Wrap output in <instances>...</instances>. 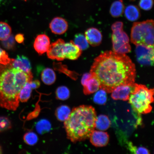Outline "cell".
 Returning <instances> with one entry per match:
<instances>
[{
    "mask_svg": "<svg viewBox=\"0 0 154 154\" xmlns=\"http://www.w3.org/2000/svg\"><path fill=\"white\" fill-rule=\"evenodd\" d=\"M90 73L99 82L100 89L109 93L119 86L134 83L136 78L135 66L130 58L112 51L96 58Z\"/></svg>",
    "mask_w": 154,
    "mask_h": 154,
    "instance_id": "obj_1",
    "label": "cell"
},
{
    "mask_svg": "<svg viewBox=\"0 0 154 154\" xmlns=\"http://www.w3.org/2000/svg\"><path fill=\"white\" fill-rule=\"evenodd\" d=\"M11 62L0 63V106L14 111L19 103V93L27 82L32 80V74L14 68Z\"/></svg>",
    "mask_w": 154,
    "mask_h": 154,
    "instance_id": "obj_2",
    "label": "cell"
},
{
    "mask_svg": "<svg viewBox=\"0 0 154 154\" xmlns=\"http://www.w3.org/2000/svg\"><path fill=\"white\" fill-rule=\"evenodd\" d=\"M96 117L95 109L92 106L74 108L64 121L67 138L75 143L88 139L95 128Z\"/></svg>",
    "mask_w": 154,
    "mask_h": 154,
    "instance_id": "obj_3",
    "label": "cell"
},
{
    "mask_svg": "<svg viewBox=\"0 0 154 154\" xmlns=\"http://www.w3.org/2000/svg\"><path fill=\"white\" fill-rule=\"evenodd\" d=\"M153 95V89H149L143 85L135 83L129 103L135 111L140 114H147L152 109L151 104L154 101Z\"/></svg>",
    "mask_w": 154,
    "mask_h": 154,
    "instance_id": "obj_4",
    "label": "cell"
},
{
    "mask_svg": "<svg viewBox=\"0 0 154 154\" xmlns=\"http://www.w3.org/2000/svg\"><path fill=\"white\" fill-rule=\"evenodd\" d=\"M131 42L136 45L154 47V21L148 20L134 23L131 34Z\"/></svg>",
    "mask_w": 154,
    "mask_h": 154,
    "instance_id": "obj_5",
    "label": "cell"
},
{
    "mask_svg": "<svg viewBox=\"0 0 154 154\" xmlns=\"http://www.w3.org/2000/svg\"><path fill=\"white\" fill-rule=\"evenodd\" d=\"M123 23L121 22H115L112 25V41L113 51L125 54L130 52L131 47L129 44V38L123 30Z\"/></svg>",
    "mask_w": 154,
    "mask_h": 154,
    "instance_id": "obj_6",
    "label": "cell"
},
{
    "mask_svg": "<svg viewBox=\"0 0 154 154\" xmlns=\"http://www.w3.org/2000/svg\"><path fill=\"white\" fill-rule=\"evenodd\" d=\"M136 54L137 60L140 64L153 66L154 47L136 45Z\"/></svg>",
    "mask_w": 154,
    "mask_h": 154,
    "instance_id": "obj_7",
    "label": "cell"
},
{
    "mask_svg": "<svg viewBox=\"0 0 154 154\" xmlns=\"http://www.w3.org/2000/svg\"><path fill=\"white\" fill-rule=\"evenodd\" d=\"M65 42L63 39L59 38L50 45L47 51V56L52 60L57 61L64 60L63 49Z\"/></svg>",
    "mask_w": 154,
    "mask_h": 154,
    "instance_id": "obj_8",
    "label": "cell"
},
{
    "mask_svg": "<svg viewBox=\"0 0 154 154\" xmlns=\"http://www.w3.org/2000/svg\"><path fill=\"white\" fill-rule=\"evenodd\" d=\"M135 83L124 85L117 87L111 92V97L114 100H128L131 93L134 90Z\"/></svg>",
    "mask_w": 154,
    "mask_h": 154,
    "instance_id": "obj_9",
    "label": "cell"
},
{
    "mask_svg": "<svg viewBox=\"0 0 154 154\" xmlns=\"http://www.w3.org/2000/svg\"><path fill=\"white\" fill-rule=\"evenodd\" d=\"M90 141L96 147H104L109 143V136L107 132L94 130L90 137Z\"/></svg>",
    "mask_w": 154,
    "mask_h": 154,
    "instance_id": "obj_10",
    "label": "cell"
},
{
    "mask_svg": "<svg viewBox=\"0 0 154 154\" xmlns=\"http://www.w3.org/2000/svg\"><path fill=\"white\" fill-rule=\"evenodd\" d=\"M82 52V50L77 47L72 40L68 43H65L63 49L65 59L76 60L80 57Z\"/></svg>",
    "mask_w": 154,
    "mask_h": 154,
    "instance_id": "obj_11",
    "label": "cell"
},
{
    "mask_svg": "<svg viewBox=\"0 0 154 154\" xmlns=\"http://www.w3.org/2000/svg\"><path fill=\"white\" fill-rule=\"evenodd\" d=\"M49 27L54 34H63L68 29V23L65 19L61 17H56L50 23Z\"/></svg>",
    "mask_w": 154,
    "mask_h": 154,
    "instance_id": "obj_12",
    "label": "cell"
},
{
    "mask_svg": "<svg viewBox=\"0 0 154 154\" xmlns=\"http://www.w3.org/2000/svg\"><path fill=\"white\" fill-rule=\"evenodd\" d=\"M50 45V39L45 34L39 35L35 38L34 43L35 50L39 55L46 52Z\"/></svg>",
    "mask_w": 154,
    "mask_h": 154,
    "instance_id": "obj_13",
    "label": "cell"
},
{
    "mask_svg": "<svg viewBox=\"0 0 154 154\" xmlns=\"http://www.w3.org/2000/svg\"><path fill=\"white\" fill-rule=\"evenodd\" d=\"M85 34L88 44L92 46L96 47L101 43L103 36L98 29L95 28L88 29Z\"/></svg>",
    "mask_w": 154,
    "mask_h": 154,
    "instance_id": "obj_14",
    "label": "cell"
},
{
    "mask_svg": "<svg viewBox=\"0 0 154 154\" xmlns=\"http://www.w3.org/2000/svg\"><path fill=\"white\" fill-rule=\"evenodd\" d=\"M11 64L14 68L20 69L28 74H32L30 61L23 55H18L16 59H13Z\"/></svg>",
    "mask_w": 154,
    "mask_h": 154,
    "instance_id": "obj_15",
    "label": "cell"
},
{
    "mask_svg": "<svg viewBox=\"0 0 154 154\" xmlns=\"http://www.w3.org/2000/svg\"><path fill=\"white\" fill-rule=\"evenodd\" d=\"M82 85L84 87V93L86 95L93 94L97 91L100 88L99 82L92 75L84 82Z\"/></svg>",
    "mask_w": 154,
    "mask_h": 154,
    "instance_id": "obj_16",
    "label": "cell"
},
{
    "mask_svg": "<svg viewBox=\"0 0 154 154\" xmlns=\"http://www.w3.org/2000/svg\"><path fill=\"white\" fill-rule=\"evenodd\" d=\"M124 12L126 18L131 21L137 20L140 16V9L135 5L128 6L125 9Z\"/></svg>",
    "mask_w": 154,
    "mask_h": 154,
    "instance_id": "obj_17",
    "label": "cell"
},
{
    "mask_svg": "<svg viewBox=\"0 0 154 154\" xmlns=\"http://www.w3.org/2000/svg\"><path fill=\"white\" fill-rule=\"evenodd\" d=\"M41 79L44 84L50 85L55 82L56 80V75L52 69L47 68L44 69L42 72Z\"/></svg>",
    "mask_w": 154,
    "mask_h": 154,
    "instance_id": "obj_18",
    "label": "cell"
},
{
    "mask_svg": "<svg viewBox=\"0 0 154 154\" xmlns=\"http://www.w3.org/2000/svg\"><path fill=\"white\" fill-rule=\"evenodd\" d=\"M124 10L125 6L123 0H117L112 4L109 12L112 16L118 18L122 15Z\"/></svg>",
    "mask_w": 154,
    "mask_h": 154,
    "instance_id": "obj_19",
    "label": "cell"
},
{
    "mask_svg": "<svg viewBox=\"0 0 154 154\" xmlns=\"http://www.w3.org/2000/svg\"><path fill=\"white\" fill-rule=\"evenodd\" d=\"M111 125V121L107 116L101 115L96 117L95 128L97 129L102 131L106 130L110 127Z\"/></svg>",
    "mask_w": 154,
    "mask_h": 154,
    "instance_id": "obj_20",
    "label": "cell"
},
{
    "mask_svg": "<svg viewBox=\"0 0 154 154\" xmlns=\"http://www.w3.org/2000/svg\"><path fill=\"white\" fill-rule=\"evenodd\" d=\"M70 107L66 105H62L58 107L55 111V115L58 120L63 122L68 118L71 113Z\"/></svg>",
    "mask_w": 154,
    "mask_h": 154,
    "instance_id": "obj_21",
    "label": "cell"
},
{
    "mask_svg": "<svg viewBox=\"0 0 154 154\" xmlns=\"http://www.w3.org/2000/svg\"><path fill=\"white\" fill-rule=\"evenodd\" d=\"M32 90L29 82H27L21 89L19 93V101H20L22 103H26L27 101L30 97Z\"/></svg>",
    "mask_w": 154,
    "mask_h": 154,
    "instance_id": "obj_22",
    "label": "cell"
},
{
    "mask_svg": "<svg viewBox=\"0 0 154 154\" xmlns=\"http://www.w3.org/2000/svg\"><path fill=\"white\" fill-rule=\"evenodd\" d=\"M74 43L79 49L82 51L88 49L89 44L85 36L82 34H78L75 36Z\"/></svg>",
    "mask_w": 154,
    "mask_h": 154,
    "instance_id": "obj_23",
    "label": "cell"
},
{
    "mask_svg": "<svg viewBox=\"0 0 154 154\" xmlns=\"http://www.w3.org/2000/svg\"><path fill=\"white\" fill-rule=\"evenodd\" d=\"M11 26L4 22H0V40H6L11 36Z\"/></svg>",
    "mask_w": 154,
    "mask_h": 154,
    "instance_id": "obj_24",
    "label": "cell"
},
{
    "mask_svg": "<svg viewBox=\"0 0 154 154\" xmlns=\"http://www.w3.org/2000/svg\"><path fill=\"white\" fill-rule=\"evenodd\" d=\"M36 128L38 133L43 134L49 131L51 129V125L48 120H42L37 123Z\"/></svg>",
    "mask_w": 154,
    "mask_h": 154,
    "instance_id": "obj_25",
    "label": "cell"
},
{
    "mask_svg": "<svg viewBox=\"0 0 154 154\" xmlns=\"http://www.w3.org/2000/svg\"><path fill=\"white\" fill-rule=\"evenodd\" d=\"M56 95L57 99L65 100L70 97V91L66 86H60L57 88L56 91Z\"/></svg>",
    "mask_w": 154,
    "mask_h": 154,
    "instance_id": "obj_26",
    "label": "cell"
},
{
    "mask_svg": "<svg viewBox=\"0 0 154 154\" xmlns=\"http://www.w3.org/2000/svg\"><path fill=\"white\" fill-rule=\"evenodd\" d=\"M96 92L94 96V101L98 104L103 105L106 103L107 100V92L103 90L100 89Z\"/></svg>",
    "mask_w": 154,
    "mask_h": 154,
    "instance_id": "obj_27",
    "label": "cell"
},
{
    "mask_svg": "<svg viewBox=\"0 0 154 154\" xmlns=\"http://www.w3.org/2000/svg\"><path fill=\"white\" fill-rule=\"evenodd\" d=\"M25 143L29 146H34L37 143L38 136L35 133L32 132L26 133L23 136Z\"/></svg>",
    "mask_w": 154,
    "mask_h": 154,
    "instance_id": "obj_28",
    "label": "cell"
},
{
    "mask_svg": "<svg viewBox=\"0 0 154 154\" xmlns=\"http://www.w3.org/2000/svg\"><path fill=\"white\" fill-rule=\"evenodd\" d=\"M12 125L10 120L6 117H0V133L11 129Z\"/></svg>",
    "mask_w": 154,
    "mask_h": 154,
    "instance_id": "obj_29",
    "label": "cell"
},
{
    "mask_svg": "<svg viewBox=\"0 0 154 154\" xmlns=\"http://www.w3.org/2000/svg\"><path fill=\"white\" fill-rule=\"evenodd\" d=\"M12 59L10 58L6 52L0 47V63L7 65L11 62Z\"/></svg>",
    "mask_w": 154,
    "mask_h": 154,
    "instance_id": "obj_30",
    "label": "cell"
},
{
    "mask_svg": "<svg viewBox=\"0 0 154 154\" xmlns=\"http://www.w3.org/2000/svg\"><path fill=\"white\" fill-rule=\"evenodd\" d=\"M153 0H140L139 5L140 7L145 11H149L153 7Z\"/></svg>",
    "mask_w": 154,
    "mask_h": 154,
    "instance_id": "obj_31",
    "label": "cell"
},
{
    "mask_svg": "<svg viewBox=\"0 0 154 154\" xmlns=\"http://www.w3.org/2000/svg\"><path fill=\"white\" fill-rule=\"evenodd\" d=\"M3 41V45L7 49H11L14 45L15 39L11 35L9 38Z\"/></svg>",
    "mask_w": 154,
    "mask_h": 154,
    "instance_id": "obj_32",
    "label": "cell"
},
{
    "mask_svg": "<svg viewBox=\"0 0 154 154\" xmlns=\"http://www.w3.org/2000/svg\"><path fill=\"white\" fill-rule=\"evenodd\" d=\"M29 83L32 89H36L39 88L40 85L39 81L37 80H32L29 82Z\"/></svg>",
    "mask_w": 154,
    "mask_h": 154,
    "instance_id": "obj_33",
    "label": "cell"
},
{
    "mask_svg": "<svg viewBox=\"0 0 154 154\" xmlns=\"http://www.w3.org/2000/svg\"><path fill=\"white\" fill-rule=\"evenodd\" d=\"M15 39L19 43H23L24 40L23 35L21 34H17L15 36Z\"/></svg>",
    "mask_w": 154,
    "mask_h": 154,
    "instance_id": "obj_34",
    "label": "cell"
},
{
    "mask_svg": "<svg viewBox=\"0 0 154 154\" xmlns=\"http://www.w3.org/2000/svg\"><path fill=\"white\" fill-rule=\"evenodd\" d=\"M91 76L92 74L90 72L89 73H86L85 74H84L82 77L81 80V83L82 85L88 79V78H89Z\"/></svg>",
    "mask_w": 154,
    "mask_h": 154,
    "instance_id": "obj_35",
    "label": "cell"
},
{
    "mask_svg": "<svg viewBox=\"0 0 154 154\" xmlns=\"http://www.w3.org/2000/svg\"><path fill=\"white\" fill-rule=\"evenodd\" d=\"M2 153V149L1 146H0V154Z\"/></svg>",
    "mask_w": 154,
    "mask_h": 154,
    "instance_id": "obj_36",
    "label": "cell"
},
{
    "mask_svg": "<svg viewBox=\"0 0 154 154\" xmlns=\"http://www.w3.org/2000/svg\"><path fill=\"white\" fill-rule=\"evenodd\" d=\"M3 0H0V3H1L2 2Z\"/></svg>",
    "mask_w": 154,
    "mask_h": 154,
    "instance_id": "obj_37",
    "label": "cell"
},
{
    "mask_svg": "<svg viewBox=\"0 0 154 154\" xmlns=\"http://www.w3.org/2000/svg\"><path fill=\"white\" fill-rule=\"evenodd\" d=\"M23 1H28V0H23Z\"/></svg>",
    "mask_w": 154,
    "mask_h": 154,
    "instance_id": "obj_38",
    "label": "cell"
}]
</instances>
